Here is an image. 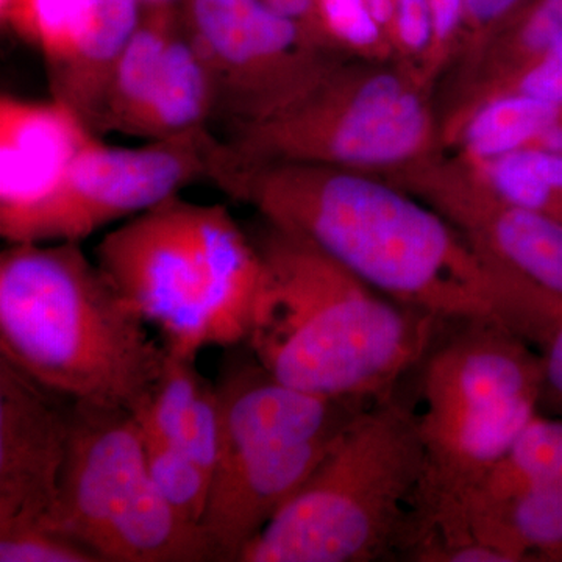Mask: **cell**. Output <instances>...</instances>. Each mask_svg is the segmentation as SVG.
<instances>
[{"instance_id": "obj_26", "label": "cell", "mask_w": 562, "mask_h": 562, "mask_svg": "<svg viewBox=\"0 0 562 562\" xmlns=\"http://www.w3.org/2000/svg\"><path fill=\"white\" fill-rule=\"evenodd\" d=\"M390 41L395 63L424 80L425 63L432 46L428 0H392Z\"/></svg>"}, {"instance_id": "obj_12", "label": "cell", "mask_w": 562, "mask_h": 562, "mask_svg": "<svg viewBox=\"0 0 562 562\" xmlns=\"http://www.w3.org/2000/svg\"><path fill=\"white\" fill-rule=\"evenodd\" d=\"M70 419L72 402L0 357V535L49 528Z\"/></svg>"}, {"instance_id": "obj_18", "label": "cell", "mask_w": 562, "mask_h": 562, "mask_svg": "<svg viewBox=\"0 0 562 562\" xmlns=\"http://www.w3.org/2000/svg\"><path fill=\"white\" fill-rule=\"evenodd\" d=\"M562 117L560 106L528 95H490L441 120L442 149L464 161H486L536 146L543 133Z\"/></svg>"}, {"instance_id": "obj_32", "label": "cell", "mask_w": 562, "mask_h": 562, "mask_svg": "<svg viewBox=\"0 0 562 562\" xmlns=\"http://www.w3.org/2000/svg\"><path fill=\"white\" fill-rule=\"evenodd\" d=\"M269 9L277 11L281 16L290 18L310 32L314 40L325 46L317 32L316 0H260ZM327 47V46H325ZM330 49V47H328Z\"/></svg>"}, {"instance_id": "obj_29", "label": "cell", "mask_w": 562, "mask_h": 562, "mask_svg": "<svg viewBox=\"0 0 562 562\" xmlns=\"http://www.w3.org/2000/svg\"><path fill=\"white\" fill-rule=\"evenodd\" d=\"M432 21V46L424 68L430 87L460 57L464 36V0H428Z\"/></svg>"}, {"instance_id": "obj_11", "label": "cell", "mask_w": 562, "mask_h": 562, "mask_svg": "<svg viewBox=\"0 0 562 562\" xmlns=\"http://www.w3.org/2000/svg\"><path fill=\"white\" fill-rule=\"evenodd\" d=\"M211 128L143 146H110L94 135L46 195L16 216L0 221L11 243H81L206 180Z\"/></svg>"}, {"instance_id": "obj_22", "label": "cell", "mask_w": 562, "mask_h": 562, "mask_svg": "<svg viewBox=\"0 0 562 562\" xmlns=\"http://www.w3.org/2000/svg\"><path fill=\"white\" fill-rule=\"evenodd\" d=\"M205 380L195 358L166 349L165 364L149 398L133 413L140 431L161 441L179 442L184 417Z\"/></svg>"}, {"instance_id": "obj_8", "label": "cell", "mask_w": 562, "mask_h": 562, "mask_svg": "<svg viewBox=\"0 0 562 562\" xmlns=\"http://www.w3.org/2000/svg\"><path fill=\"white\" fill-rule=\"evenodd\" d=\"M49 528L99 562H198L205 553L199 527L181 519L151 482L138 420L121 408L72 402Z\"/></svg>"}, {"instance_id": "obj_33", "label": "cell", "mask_w": 562, "mask_h": 562, "mask_svg": "<svg viewBox=\"0 0 562 562\" xmlns=\"http://www.w3.org/2000/svg\"><path fill=\"white\" fill-rule=\"evenodd\" d=\"M535 562H562V546L536 554Z\"/></svg>"}, {"instance_id": "obj_4", "label": "cell", "mask_w": 562, "mask_h": 562, "mask_svg": "<svg viewBox=\"0 0 562 562\" xmlns=\"http://www.w3.org/2000/svg\"><path fill=\"white\" fill-rule=\"evenodd\" d=\"M94 257L166 349L198 358L246 341L260 255L225 206L171 195L106 233Z\"/></svg>"}, {"instance_id": "obj_34", "label": "cell", "mask_w": 562, "mask_h": 562, "mask_svg": "<svg viewBox=\"0 0 562 562\" xmlns=\"http://www.w3.org/2000/svg\"><path fill=\"white\" fill-rule=\"evenodd\" d=\"M183 0H139L143 9H154V7H177L181 5Z\"/></svg>"}, {"instance_id": "obj_23", "label": "cell", "mask_w": 562, "mask_h": 562, "mask_svg": "<svg viewBox=\"0 0 562 562\" xmlns=\"http://www.w3.org/2000/svg\"><path fill=\"white\" fill-rule=\"evenodd\" d=\"M143 439L151 482L181 519L202 528L213 482L210 473L177 443L150 438L144 432Z\"/></svg>"}, {"instance_id": "obj_7", "label": "cell", "mask_w": 562, "mask_h": 562, "mask_svg": "<svg viewBox=\"0 0 562 562\" xmlns=\"http://www.w3.org/2000/svg\"><path fill=\"white\" fill-rule=\"evenodd\" d=\"M430 85L397 63L347 58L283 110L227 131L247 160L313 162L394 177L441 154Z\"/></svg>"}, {"instance_id": "obj_2", "label": "cell", "mask_w": 562, "mask_h": 562, "mask_svg": "<svg viewBox=\"0 0 562 562\" xmlns=\"http://www.w3.org/2000/svg\"><path fill=\"white\" fill-rule=\"evenodd\" d=\"M250 236L261 273L244 342L277 380L372 403L419 368L442 322L376 291L302 236L266 221Z\"/></svg>"}, {"instance_id": "obj_15", "label": "cell", "mask_w": 562, "mask_h": 562, "mask_svg": "<svg viewBox=\"0 0 562 562\" xmlns=\"http://www.w3.org/2000/svg\"><path fill=\"white\" fill-rule=\"evenodd\" d=\"M98 135L70 106L0 98V221L38 202Z\"/></svg>"}, {"instance_id": "obj_16", "label": "cell", "mask_w": 562, "mask_h": 562, "mask_svg": "<svg viewBox=\"0 0 562 562\" xmlns=\"http://www.w3.org/2000/svg\"><path fill=\"white\" fill-rule=\"evenodd\" d=\"M214 109L213 80L181 20L127 135L158 140L203 132L214 121Z\"/></svg>"}, {"instance_id": "obj_35", "label": "cell", "mask_w": 562, "mask_h": 562, "mask_svg": "<svg viewBox=\"0 0 562 562\" xmlns=\"http://www.w3.org/2000/svg\"><path fill=\"white\" fill-rule=\"evenodd\" d=\"M0 2H2V0H0Z\"/></svg>"}, {"instance_id": "obj_27", "label": "cell", "mask_w": 562, "mask_h": 562, "mask_svg": "<svg viewBox=\"0 0 562 562\" xmlns=\"http://www.w3.org/2000/svg\"><path fill=\"white\" fill-rule=\"evenodd\" d=\"M177 446L213 479L221 452V408L216 384L205 380L184 417ZM213 483V482H211Z\"/></svg>"}, {"instance_id": "obj_9", "label": "cell", "mask_w": 562, "mask_h": 562, "mask_svg": "<svg viewBox=\"0 0 562 562\" xmlns=\"http://www.w3.org/2000/svg\"><path fill=\"white\" fill-rule=\"evenodd\" d=\"M390 180L464 236L501 290L506 327L543 349L562 325L561 217L498 198L443 151Z\"/></svg>"}, {"instance_id": "obj_14", "label": "cell", "mask_w": 562, "mask_h": 562, "mask_svg": "<svg viewBox=\"0 0 562 562\" xmlns=\"http://www.w3.org/2000/svg\"><path fill=\"white\" fill-rule=\"evenodd\" d=\"M338 435L273 443L217 465L202 522L214 561L239 562L246 547L301 490Z\"/></svg>"}, {"instance_id": "obj_17", "label": "cell", "mask_w": 562, "mask_h": 562, "mask_svg": "<svg viewBox=\"0 0 562 562\" xmlns=\"http://www.w3.org/2000/svg\"><path fill=\"white\" fill-rule=\"evenodd\" d=\"M436 536L475 539L512 562H535L536 554L562 546V483L471 506L450 530Z\"/></svg>"}, {"instance_id": "obj_1", "label": "cell", "mask_w": 562, "mask_h": 562, "mask_svg": "<svg viewBox=\"0 0 562 562\" xmlns=\"http://www.w3.org/2000/svg\"><path fill=\"white\" fill-rule=\"evenodd\" d=\"M210 143L206 180L262 221L308 239L376 291L442 324L506 327L491 273L464 236L412 191L375 173L247 160L217 136Z\"/></svg>"}, {"instance_id": "obj_28", "label": "cell", "mask_w": 562, "mask_h": 562, "mask_svg": "<svg viewBox=\"0 0 562 562\" xmlns=\"http://www.w3.org/2000/svg\"><path fill=\"white\" fill-rule=\"evenodd\" d=\"M0 562H99L87 547L47 527L0 535Z\"/></svg>"}, {"instance_id": "obj_25", "label": "cell", "mask_w": 562, "mask_h": 562, "mask_svg": "<svg viewBox=\"0 0 562 562\" xmlns=\"http://www.w3.org/2000/svg\"><path fill=\"white\" fill-rule=\"evenodd\" d=\"M506 92L528 95L562 109V40L543 50L538 57L502 74L497 79L454 95L449 111L461 109L490 95L506 94Z\"/></svg>"}, {"instance_id": "obj_30", "label": "cell", "mask_w": 562, "mask_h": 562, "mask_svg": "<svg viewBox=\"0 0 562 562\" xmlns=\"http://www.w3.org/2000/svg\"><path fill=\"white\" fill-rule=\"evenodd\" d=\"M528 2L530 0H464V36L458 60H465L475 54Z\"/></svg>"}, {"instance_id": "obj_3", "label": "cell", "mask_w": 562, "mask_h": 562, "mask_svg": "<svg viewBox=\"0 0 562 562\" xmlns=\"http://www.w3.org/2000/svg\"><path fill=\"white\" fill-rule=\"evenodd\" d=\"M0 357L70 402L136 413L166 347L81 243H11L0 254Z\"/></svg>"}, {"instance_id": "obj_31", "label": "cell", "mask_w": 562, "mask_h": 562, "mask_svg": "<svg viewBox=\"0 0 562 562\" xmlns=\"http://www.w3.org/2000/svg\"><path fill=\"white\" fill-rule=\"evenodd\" d=\"M541 406L562 417V325L542 349Z\"/></svg>"}, {"instance_id": "obj_10", "label": "cell", "mask_w": 562, "mask_h": 562, "mask_svg": "<svg viewBox=\"0 0 562 562\" xmlns=\"http://www.w3.org/2000/svg\"><path fill=\"white\" fill-rule=\"evenodd\" d=\"M180 10L227 131L268 120L347 60L260 0H183Z\"/></svg>"}, {"instance_id": "obj_24", "label": "cell", "mask_w": 562, "mask_h": 562, "mask_svg": "<svg viewBox=\"0 0 562 562\" xmlns=\"http://www.w3.org/2000/svg\"><path fill=\"white\" fill-rule=\"evenodd\" d=\"M316 24L325 46L344 57L395 63L390 38L366 0H316Z\"/></svg>"}, {"instance_id": "obj_19", "label": "cell", "mask_w": 562, "mask_h": 562, "mask_svg": "<svg viewBox=\"0 0 562 562\" xmlns=\"http://www.w3.org/2000/svg\"><path fill=\"white\" fill-rule=\"evenodd\" d=\"M181 21L180 5L143 9L135 32L122 50L111 79L95 133L127 135L154 87L173 32Z\"/></svg>"}, {"instance_id": "obj_6", "label": "cell", "mask_w": 562, "mask_h": 562, "mask_svg": "<svg viewBox=\"0 0 562 562\" xmlns=\"http://www.w3.org/2000/svg\"><path fill=\"white\" fill-rule=\"evenodd\" d=\"M422 358L424 469L403 550L449 519L539 413L542 358L497 322H454Z\"/></svg>"}, {"instance_id": "obj_5", "label": "cell", "mask_w": 562, "mask_h": 562, "mask_svg": "<svg viewBox=\"0 0 562 562\" xmlns=\"http://www.w3.org/2000/svg\"><path fill=\"white\" fill-rule=\"evenodd\" d=\"M424 449L416 409L395 394L364 406L239 562H372L412 527Z\"/></svg>"}, {"instance_id": "obj_21", "label": "cell", "mask_w": 562, "mask_h": 562, "mask_svg": "<svg viewBox=\"0 0 562 562\" xmlns=\"http://www.w3.org/2000/svg\"><path fill=\"white\" fill-rule=\"evenodd\" d=\"M562 40V0H530L475 54L461 61L457 92L497 79Z\"/></svg>"}, {"instance_id": "obj_13", "label": "cell", "mask_w": 562, "mask_h": 562, "mask_svg": "<svg viewBox=\"0 0 562 562\" xmlns=\"http://www.w3.org/2000/svg\"><path fill=\"white\" fill-rule=\"evenodd\" d=\"M139 0H2L0 18L43 55L50 90L74 102H95L135 32Z\"/></svg>"}, {"instance_id": "obj_20", "label": "cell", "mask_w": 562, "mask_h": 562, "mask_svg": "<svg viewBox=\"0 0 562 562\" xmlns=\"http://www.w3.org/2000/svg\"><path fill=\"white\" fill-rule=\"evenodd\" d=\"M562 483V417L536 414L508 452L487 472L475 490L443 522L427 532L450 530L464 509L483 503L505 501L513 495Z\"/></svg>"}]
</instances>
